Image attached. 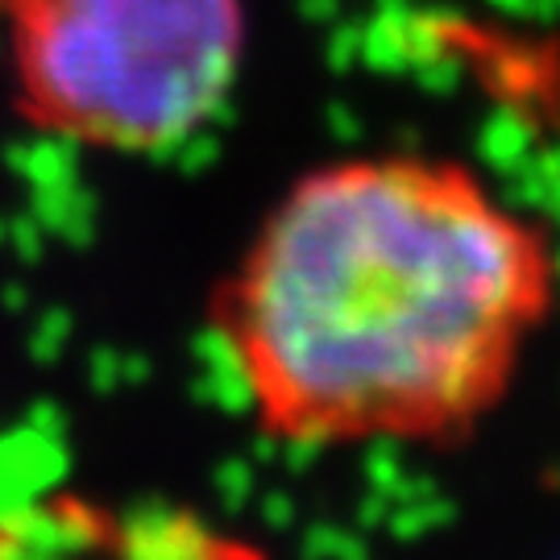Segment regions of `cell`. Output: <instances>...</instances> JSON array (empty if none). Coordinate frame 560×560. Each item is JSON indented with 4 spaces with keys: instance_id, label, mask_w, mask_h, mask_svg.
<instances>
[{
    "instance_id": "3",
    "label": "cell",
    "mask_w": 560,
    "mask_h": 560,
    "mask_svg": "<svg viewBox=\"0 0 560 560\" xmlns=\"http://www.w3.org/2000/svg\"><path fill=\"white\" fill-rule=\"evenodd\" d=\"M481 150H486V159L494 162V166L515 171V166H523V162H527V154H532V125H527L520 113L502 108L499 117L490 120Z\"/></svg>"
},
{
    "instance_id": "1",
    "label": "cell",
    "mask_w": 560,
    "mask_h": 560,
    "mask_svg": "<svg viewBox=\"0 0 560 560\" xmlns=\"http://www.w3.org/2000/svg\"><path fill=\"white\" fill-rule=\"evenodd\" d=\"M548 287L544 237L469 171L340 159L270 203L212 300V332L270 441H436L499 399Z\"/></svg>"
},
{
    "instance_id": "4",
    "label": "cell",
    "mask_w": 560,
    "mask_h": 560,
    "mask_svg": "<svg viewBox=\"0 0 560 560\" xmlns=\"http://www.w3.org/2000/svg\"><path fill=\"white\" fill-rule=\"evenodd\" d=\"M502 9H511V13H532V0H499Z\"/></svg>"
},
{
    "instance_id": "2",
    "label": "cell",
    "mask_w": 560,
    "mask_h": 560,
    "mask_svg": "<svg viewBox=\"0 0 560 560\" xmlns=\"http://www.w3.org/2000/svg\"><path fill=\"white\" fill-rule=\"evenodd\" d=\"M13 108L101 154H166L203 133L241 80L245 0H0Z\"/></svg>"
}]
</instances>
